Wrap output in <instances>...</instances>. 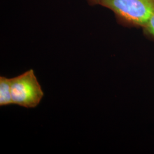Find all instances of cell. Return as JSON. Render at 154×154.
Wrapping results in <instances>:
<instances>
[{
	"label": "cell",
	"mask_w": 154,
	"mask_h": 154,
	"mask_svg": "<svg viewBox=\"0 0 154 154\" xmlns=\"http://www.w3.org/2000/svg\"><path fill=\"white\" fill-rule=\"evenodd\" d=\"M113 11L119 23L143 28L154 13V0H102L100 5Z\"/></svg>",
	"instance_id": "cell-1"
},
{
	"label": "cell",
	"mask_w": 154,
	"mask_h": 154,
	"mask_svg": "<svg viewBox=\"0 0 154 154\" xmlns=\"http://www.w3.org/2000/svg\"><path fill=\"white\" fill-rule=\"evenodd\" d=\"M13 104L25 108H35L44 96L33 69L11 78Z\"/></svg>",
	"instance_id": "cell-2"
},
{
	"label": "cell",
	"mask_w": 154,
	"mask_h": 154,
	"mask_svg": "<svg viewBox=\"0 0 154 154\" xmlns=\"http://www.w3.org/2000/svg\"><path fill=\"white\" fill-rule=\"evenodd\" d=\"M13 104L11 95V78L0 77V106Z\"/></svg>",
	"instance_id": "cell-3"
},
{
	"label": "cell",
	"mask_w": 154,
	"mask_h": 154,
	"mask_svg": "<svg viewBox=\"0 0 154 154\" xmlns=\"http://www.w3.org/2000/svg\"><path fill=\"white\" fill-rule=\"evenodd\" d=\"M142 29L143 33L146 37L154 39V13Z\"/></svg>",
	"instance_id": "cell-4"
},
{
	"label": "cell",
	"mask_w": 154,
	"mask_h": 154,
	"mask_svg": "<svg viewBox=\"0 0 154 154\" xmlns=\"http://www.w3.org/2000/svg\"><path fill=\"white\" fill-rule=\"evenodd\" d=\"M88 4L91 5H100V3L102 0H87Z\"/></svg>",
	"instance_id": "cell-5"
}]
</instances>
